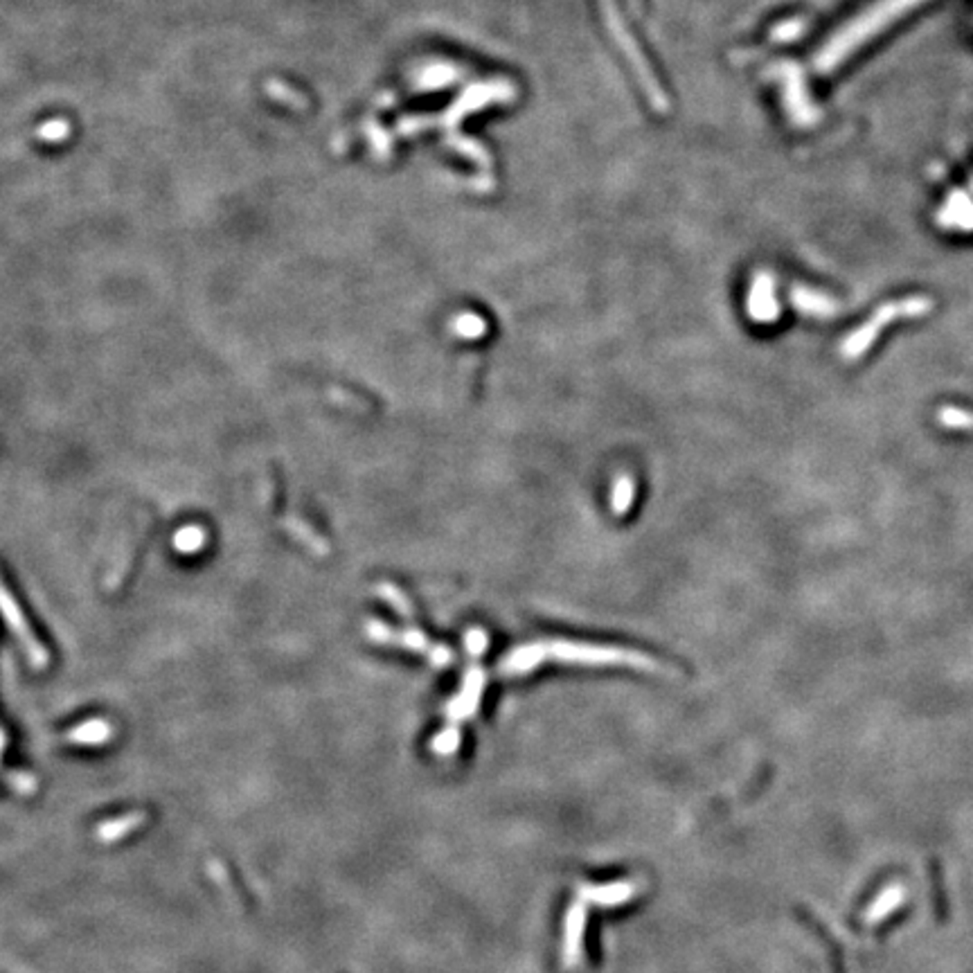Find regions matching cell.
<instances>
[{
    "instance_id": "1",
    "label": "cell",
    "mask_w": 973,
    "mask_h": 973,
    "mask_svg": "<svg viewBox=\"0 0 973 973\" xmlns=\"http://www.w3.org/2000/svg\"><path fill=\"white\" fill-rule=\"evenodd\" d=\"M514 95H516L514 84H510L507 79L482 82V84H476L469 90H464V93L455 99L453 107H449L446 116L440 120L446 131V144L453 147L458 153H462V156L476 160L480 168L489 169V165H492V156H489V151L482 149L478 142H473V140H469L467 135L460 133V122H462V117H467L469 113L485 107V104L510 102V99H514Z\"/></svg>"
},
{
    "instance_id": "2",
    "label": "cell",
    "mask_w": 973,
    "mask_h": 973,
    "mask_svg": "<svg viewBox=\"0 0 973 973\" xmlns=\"http://www.w3.org/2000/svg\"><path fill=\"white\" fill-rule=\"evenodd\" d=\"M933 311V300L926 296H910L904 300L888 302V305H881L874 311L867 323H863L858 330H854L852 334L845 336L843 343H840V357L845 361H857L861 358L867 349L874 345L876 336L888 327L892 320H904V318H922V315L931 314Z\"/></svg>"
},
{
    "instance_id": "3",
    "label": "cell",
    "mask_w": 973,
    "mask_h": 973,
    "mask_svg": "<svg viewBox=\"0 0 973 973\" xmlns=\"http://www.w3.org/2000/svg\"><path fill=\"white\" fill-rule=\"evenodd\" d=\"M917 3H922V0H883L881 5H874L867 14L858 16V21H854L849 28H845L834 41L822 47L821 56H818V65H821L822 70H830L831 65L839 64L843 56H848V52L852 50V47H857L858 43L870 39V34H874L876 30L885 28V25L892 21V16H897L900 12L904 14L906 10L915 7Z\"/></svg>"
},
{
    "instance_id": "4",
    "label": "cell",
    "mask_w": 973,
    "mask_h": 973,
    "mask_svg": "<svg viewBox=\"0 0 973 973\" xmlns=\"http://www.w3.org/2000/svg\"><path fill=\"white\" fill-rule=\"evenodd\" d=\"M599 7H602L604 21H607L608 30H611L617 47H620L622 55L626 56V61H629L631 68H633L635 77H638L640 86H642L644 95H647V99L651 102V107H654L659 113H669L667 95L663 93L659 79H656L654 73H651V65L647 64V59L642 56V50H640L638 43L633 41L631 32L626 30L624 21H622V16H620V10H617V5H616V0H599Z\"/></svg>"
},
{
    "instance_id": "5",
    "label": "cell",
    "mask_w": 973,
    "mask_h": 973,
    "mask_svg": "<svg viewBox=\"0 0 973 973\" xmlns=\"http://www.w3.org/2000/svg\"><path fill=\"white\" fill-rule=\"evenodd\" d=\"M546 649V656H552L556 660H568V663H589V665H602V663H626L633 665L638 669H647V672H660L665 674L667 667L660 665L659 660H654L651 656L635 654V651H624V649H611V647H590V644H575V642H547L543 644Z\"/></svg>"
},
{
    "instance_id": "6",
    "label": "cell",
    "mask_w": 973,
    "mask_h": 973,
    "mask_svg": "<svg viewBox=\"0 0 973 973\" xmlns=\"http://www.w3.org/2000/svg\"><path fill=\"white\" fill-rule=\"evenodd\" d=\"M746 311L755 323L771 324L779 318V305L775 297V278L769 271H760L753 278L751 291H748Z\"/></svg>"
},
{
    "instance_id": "7",
    "label": "cell",
    "mask_w": 973,
    "mask_h": 973,
    "mask_svg": "<svg viewBox=\"0 0 973 973\" xmlns=\"http://www.w3.org/2000/svg\"><path fill=\"white\" fill-rule=\"evenodd\" d=\"M0 613H3V617H5L7 626L14 631L16 638L23 642L25 651L32 656V660H41V663H43V660H46V651L41 649L39 640L34 638L32 633H30V624L25 622L23 613H21V608L16 607L14 598H12V593L5 589V584H3V581H0Z\"/></svg>"
},
{
    "instance_id": "8",
    "label": "cell",
    "mask_w": 973,
    "mask_h": 973,
    "mask_svg": "<svg viewBox=\"0 0 973 973\" xmlns=\"http://www.w3.org/2000/svg\"><path fill=\"white\" fill-rule=\"evenodd\" d=\"M788 300L800 314L811 315V318H834L843 309L836 297L809 287H793L791 293H788Z\"/></svg>"
},
{
    "instance_id": "9",
    "label": "cell",
    "mask_w": 973,
    "mask_h": 973,
    "mask_svg": "<svg viewBox=\"0 0 973 973\" xmlns=\"http://www.w3.org/2000/svg\"><path fill=\"white\" fill-rule=\"evenodd\" d=\"M906 897H908V890L904 885H890L881 892L874 900V904L870 906L865 915H863V922L865 924H876L885 917V915L895 913L897 908L906 904Z\"/></svg>"
},
{
    "instance_id": "10",
    "label": "cell",
    "mask_w": 973,
    "mask_h": 973,
    "mask_svg": "<svg viewBox=\"0 0 973 973\" xmlns=\"http://www.w3.org/2000/svg\"><path fill=\"white\" fill-rule=\"evenodd\" d=\"M796 915L800 917V922L805 924L809 931L816 933V937L821 940V944L825 946L827 955H830V962H831V973H845V967H843V953H840V946L836 944V940L831 935H827L825 928L821 926V922H818L814 915H809L806 910L802 908H796Z\"/></svg>"
},
{
    "instance_id": "11",
    "label": "cell",
    "mask_w": 973,
    "mask_h": 973,
    "mask_svg": "<svg viewBox=\"0 0 973 973\" xmlns=\"http://www.w3.org/2000/svg\"><path fill=\"white\" fill-rule=\"evenodd\" d=\"M940 223L946 228L971 230L973 228V203L967 199H951L944 212L940 214Z\"/></svg>"
},
{
    "instance_id": "12",
    "label": "cell",
    "mask_w": 973,
    "mask_h": 973,
    "mask_svg": "<svg viewBox=\"0 0 973 973\" xmlns=\"http://www.w3.org/2000/svg\"><path fill=\"white\" fill-rule=\"evenodd\" d=\"M455 79H458V70H455L453 65L433 64V65H428L422 74H419L418 84H419V89H424V90H437V89H444V86L453 84Z\"/></svg>"
},
{
    "instance_id": "13",
    "label": "cell",
    "mask_w": 973,
    "mask_h": 973,
    "mask_svg": "<svg viewBox=\"0 0 973 973\" xmlns=\"http://www.w3.org/2000/svg\"><path fill=\"white\" fill-rule=\"evenodd\" d=\"M928 872H931V892H933V910H935V917L940 924H946V919H949V904H946V895H944V881H942V863L937 861V858H931V865H928Z\"/></svg>"
},
{
    "instance_id": "14",
    "label": "cell",
    "mask_w": 973,
    "mask_h": 973,
    "mask_svg": "<svg viewBox=\"0 0 973 973\" xmlns=\"http://www.w3.org/2000/svg\"><path fill=\"white\" fill-rule=\"evenodd\" d=\"M937 422L951 431H973V413L958 406H944L937 410Z\"/></svg>"
},
{
    "instance_id": "15",
    "label": "cell",
    "mask_w": 973,
    "mask_h": 973,
    "mask_svg": "<svg viewBox=\"0 0 973 973\" xmlns=\"http://www.w3.org/2000/svg\"><path fill=\"white\" fill-rule=\"evenodd\" d=\"M633 494H635V485H633V478L631 476H620L617 478L616 486H613V496H611V507L616 514H626L631 507V503H633Z\"/></svg>"
},
{
    "instance_id": "16",
    "label": "cell",
    "mask_w": 973,
    "mask_h": 973,
    "mask_svg": "<svg viewBox=\"0 0 973 973\" xmlns=\"http://www.w3.org/2000/svg\"><path fill=\"white\" fill-rule=\"evenodd\" d=\"M453 332L462 339H480L486 332V323L476 314H462L455 318Z\"/></svg>"
},
{
    "instance_id": "17",
    "label": "cell",
    "mask_w": 973,
    "mask_h": 973,
    "mask_svg": "<svg viewBox=\"0 0 973 973\" xmlns=\"http://www.w3.org/2000/svg\"><path fill=\"white\" fill-rule=\"evenodd\" d=\"M266 93H269L273 99H278V102L291 104V107L300 108V111L306 107V99L302 98L300 93H296L293 89L284 86L282 82H269V84H266Z\"/></svg>"
},
{
    "instance_id": "18",
    "label": "cell",
    "mask_w": 973,
    "mask_h": 973,
    "mask_svg": "<svg viewBox=\"0 0 973 973\" xmlns=\"http://www.w3.org/2000/svg\"><path fill=\"white\" fill-rule=\"evenodd\" d=\"M367 135H370L372 147H375L376 156L388 158L390 156V138H388V133H385L381 126L370 125V126H367Z\"/></svg>"
},
{
    "instance_id": "19",
    "label": "cell",
    "mask_w": 973,
    "mask_h": 973,
    "mask_svg": "<svg viewBox=\"0 0 973 973\" xmlns=\"http://www.w3.org/2000/svg\"><path fill=\"white\" fill-rule=\"evenodd\" d=\"M68 133H70L68 122L56 120V122H47V125L43 126L41 131H39V138H43V140H55V142H59V140H64Z\"/></svg>"
},
{
    "instance_id": "20",
    "label": "cell",
    "mask_w": 973,
    "mask_h": 973,
    "mask_svg": "<svg viewBox=\"0 0 973 973\" xmlns=\"http://www.w3.org/2000/svg\"><path fill=\"white\" fill-rule=\"evenodd\" d=\"M467 647L471 654H480L486 649V635L480 629H473L467 633Z\"/></svg>"
},
{
    "instance_id": "21",
    "label": "cell",
    "mask_w": 973,
    "mask_h": 973,
    "mask_svg": "<svg viewBox=\"0 0 973 973\" xmlns=\"http://www.w3.org/2000/svg\"><path fill=\"white\" fill-rule=\"evenodd\" d=\"M629 5L633 7V12H638V14L642 12V0H629Z\"/></svg>"
}]
</instances>
